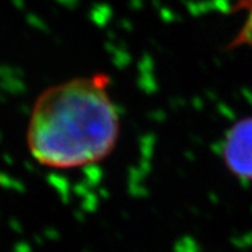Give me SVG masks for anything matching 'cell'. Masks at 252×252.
<instances>
[{"mask_svg":"<svg viewBox=\"0 0 252 252\" xmlns=\"http://www.w3.org/2000/svg\"><path fill=\"white\" fill-rule=\"evenodd\" d=\"M223 160L231 174L252 181V117L238 121L225 136Z\"/></svg>","mask_w":252,"mask_h":252,"instance_id":"7a4b0ae2","label":"cell"},{"mask_svg":"<svg viewBox=\"0 0 252 252\" xmlns=\"http://www.w3.org/2000/svg\"><path fill=\"white\" fill-rule=\"evenodd\" d=\"M105 74L77 77L48 87L34 102L27 144L36 161L69 170L102 161L119 137V114Z\"/></svg>","mask_w":252,"mask_h":252,"instance_id":"6da1fadb","label":"cell"}]
</instances>
